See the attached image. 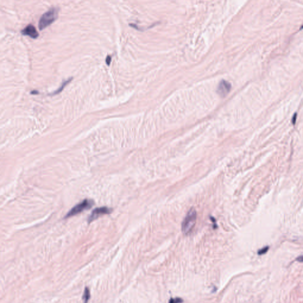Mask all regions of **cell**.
Here are the masks:
<instances>
[{
    "label": "cell",
    "instance_id": "obj_12",
    "mask_svg": "<svg viewBox=\"0 0 303 303\" xmlns=\"http://www.w3.org/2000/svg\"><path fill=\"white\" fill-rule=\"evenodd\" d=\"M297 115V114L295 113L294 115H293V118H292V123H293L294 125L295 124V122H296Z\"/></svg>",
    "mask_w": 303,
    "mask_h": 303
},
{
    "label": "cell",
    "instance_id": "obj_1",
    "mask_svg": "<svg viewBox=\"0 0 303 303\" xmlns=\"http://www.w3.org/2000/svg\"><path fill=\"white\" fill-rule=\"evenodd\" d=\"M196 220L197 212L196 210L192 208L189 210L182 223L181 229L184 234L188 235L192 231L196 223Z\"/></svg>",
    "mask_w": 303,
    "mask_h": 303
},
{
    "label": "cell",
    "instance_id": "obj_2",
    "mask_svg": "<svg viewBox=\"0 0 303 303\" xmlns=\"http://www.w3.org/2000/svg\"><path fill=\"white\" fill-rule=\"evenodd\" d=\"M59 9L57 8H51L49 11L44 12L39 21V28L40 30L44 29L55 21L58 17Z\"/></svg>",
    "mask_w": 303,
    "mask_h": 303
},
{
    "label": "cell",
    "instance_id": "obj_3",
    "mask_svg": "<svg viewBox=\"0 0 303 303\" xmlns=\"http://www.w3.org/2000/svg\"><path fill=\"white\" fill-rule=\"evenodd\" d=\"M94 202L93 200L91 199H84L81 203L78 204L77 205L75 206L66 215L65 218H69L71 217H72L74 216H76L84 210H86L92 207V206L94 205Z\"/></svg>",
    "mask_w": 303,
    "mask_h": 303
},
{
    "label": "cell",
    "instance_id": "obj_11",
    "mask_svg": "<svg viewBox=\"0 0 303 303\" xmlns=\"http://www.w3.org/2000/svg\"><path fill=\"white\" fill-rule=\"evenodd\" d=\"M105 61H106V63L108 66H109L111 63V57L110 56H107V58H106V59H105Z\"/></svg>",
    "mask_w": 303,
    "mask_h": 303
},
{
    "label": "cell",
    "instance_id": "obj_9",
    "mask_svg": "<svg viewBox=\"0 0 303 303\" xmlns=\"http://www.w3.org/2000/svg\"><path fill=\"white\" fill-rule=\"evenodd\" d=\"M269 246H265L263 247V248H262L261 249H259L258 252V254L259 255H263L264 254H265L266 253H267V252L269 250Z\"/></svg>",
    "mask_w": 303,
    "mask_h": 303
},
{
    "label": "cell",
    "instance_id": "obj_7",
    "mask_svg": "<svg viewBox=\"0 0 303 303\" xmlns=\"http://www.w3.org/2000/svg\"><path fill=\"white\" fill-rule=\"evenodd\" d=\"M72 79H73V78H69L68 79H67V80L65 81L61 85V86H60V87H59L58 90H56L55 91H54L53 93H51V95H56V94L60 93L63 90V88H65V86H66L68 84H69V83H70V82L72 80Z\"/></svg>",
    "mask_w": 303,
    "mask_h": 303
},
{
    "label": "cell",
    "instance_id": "obj_4",
    "mask_svg": "<svg viewBox=\"0 0 303 303\" xmlns=\"http://www.w3.org/2000/svg\"><path fill=\"white\" fill-rule=\"evenodd\" d=\"M112 210L110 208L107 207H97L92 211L91 214L88 218V223H91V221H94L95 219H98L99 217L105 215V214H108L111 213Z\"/></svg>",
    "mask_w": 303,
    "mask_h": 303
},
{
    "label": "cell",
    "instance_id": "obj_10",
    "mask_svg": "<svg viewBox=\"0 0 303 303\" xmlns=\"http://www.w3.org/2000/svg\"><path fill=\"white\" fill-rule=\"evenodd\" d=\"M183 300L181 298H171L169 301V303H182Z\"/></svg>",
    "mask_w": 303,
    "mask_h": 303
},
{
    "label": "cell",
    "instance_id": "obj_8",
    "mask_svg": "<svg viewBox=\"0 0 303 303\" xmlns=\"http://www.w3.org/2000/svg\"><path fill=\"white\" fill-rule=\"evenodd\" d=\"M90 291L88 289V287H85V290H84V294H83V301H84V303H87L88 302L90 298Z\"/></svg>",
    "mask_w": 303,
    "mask_h": 303
},
{
    "label": "cell",
    "instance_id": "obj_14",
    "mask_svg": "<svg viewBox=\"0 0 303 303\" xmlns=\"http://www.w3.org/2000/svg\"><path fill=\"white\" fill-rule=\"evenodd\" d=\"M30 94H33V95H35V94H39V92L38 91H37V90H33V91H31Z\"/></svg>",
    "mask_w": 303,
    "mask_h": 303
},
{
    "label": "cell",
    "instance_id": "obj_15",
    "mask_svg": "<svg viewBox=\"0 0 303 303\" xmlns=\"http://www.w3.org/2000/svg\"><path fill=\"white\" fill-rule=\"evenodd\" d=\"M303 29V26H301V29H300L301 30V29Z\"/></svg>",
    "mask_w": 303,
    "mask_h": 303
},
{
    "label": "cell",
    "instance_id": "obj_6",
    "mask_svg": "<svg viewBox=\"0 0 303 303\" xmlns=\"http://www.w3.org/2000/svg\"><path fill=\"white\" fill-rule=\"evenodd\" d=\"M21 34L23 35L29 36L33 39H36L39 36L36 27L32 24H29L23 30H22Z\"/></svg>",
    "mask_w": 303,
    "mask_h": 303
},
{
    "label": "cell",
    "instance_id": "obj_5",
    "mask_svg": "<svg viewBox=\"0 0 303 303\" xmlns=\"http://www.w3.org/2000/svg\"><path fill=\"white\" fill-rule=\"evenodd\" d=\"M231 88V85L229 82L226 80H221L219 84L217 87V93L219 94L220 96L222 97H224L230 92Z\"/></svg>",
    "mask_w": 303,
    "mask_h": 303
},
{
    "label": "cell",
    "instance_id": "obj_13",
    "mask_svg": "<svg viewBox=\"0 0 303 303\" xmlns=\"http://www.w3.org/2000/svg\"><path fill=\"white\" fill-rule=\"evenodd\" d=\"M296 261L297 262H299L303 263V255H301V256L297 257L296 258Z\"/></svg>",
    "mask_w": 303,
    "mask_h": 303
}]
</instances>
